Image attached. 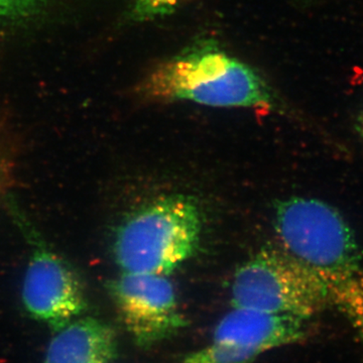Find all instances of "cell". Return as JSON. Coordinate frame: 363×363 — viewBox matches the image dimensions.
<instances>
[{
    "mask_svg": "<svg viewBox=\"0 0 363 363\" xmlns=\"http://www.w3.org/2000/svg\"><path fill=\"white\" fill-rule=\"evenodd\" d=\"M276 231L283 250L323 285L363 337V250L343 215L328 203L293 197L279 203Z\"/></svg>",
    "mask_w": 363,
    "mask_h": 363,
    "instance_id": "6da1fadb",
    "label": "cell"
},
{
    "mask_svg": "<svg viewBox=\"0 0 363 363\" xmlns=\"http://www.w3.org/2000/svg\"><path fill=\"white\" fill-rule=\"evenodd\" d=\"M145 102H192L223 108L278 109L279 98L252 67L217 40L203 39L155 67L135 88Z\"/></svg>",
    "mask_w": 363,
    "mask_h": 363,
    "instance_id": "7a4b0ae2",
    "label": "cell"
},
{
    "mask_svg": "<svg viewBox=\"0 0 363 363\" xmlns=\"http://www.w3.org/2000/svg\"><path fill=\"white\" fill-rule=\"evenodd\" d=\"M202 222L200 208L185 196L149 203L117 227L114 260L123 272L167 276L197 252Z\"/></svg>",
    "mask_w": 363,
    "mask_h": 363,
    "instance_id": "3957f363",
    "label": "cell"
},
{
    "mask_svg": "<svg viewBox=\"0 0 363 363\" xmlns=\"http://www.w3.org/2000/svg\"><path fill=\"white\" fill-rule=\"evenodd\" d=\"M233 307L310 319L329 304L323 285L286 250L267 248L234 274Z\"/></svg>",
    "mask_w": 363,
    "mask_h": 363,
    "instance_id": "277c9868",
    "label": "cell"
},
{
    "mask_svg": "<svg viewBox=\"0 0 363 363\" xmlns=\"http://www.w3.org/2000/svg\"><path fill=\"white\" fill-rule=\"evenodd\" d=\"M14 217L32 247L21 284V302L33 319L57 330L85 312L84 286L70 262L48 247L23 215L14 210Z\"/></svg>",
    "mask_w": 363,
    "mask_h": 363,
    "instance_id": "5b68a950",
    "label": "cell"
},
{
    "mask_svg": "<svg viewBox=\"0 0 363 363\" xmlns=\"http://www.w3.org/2000/svg\"><path fill=\"white\" fill-rule=\"evenodd\" d=\"M119 316L136 345L150 348L188 325L166 276L123 272L107 284Z\"/></svg>",
    "mask_w": 363,
    "mask_h": 363,
    "instance_id": "8992f818",
    "label": "cell"
},
{
    "mask_svg": "<svg viewBox=\"0 0 363 363\" xmlns=\"http://www.w3.org/2000/svg\"><path fill=\"white\" fill-rule=\"evenodd\" d=\"M308 322L302 318L233 307L215 327L212 341L248 348L264 354L304 339Z\"/></svg>",
    "mask_w": 363,
    "mask_h": 363,
    "instance_id": "52a82bcc",
    "label": "cell"
},
{
    "mask_svg": "<svg viewBox=\"0 0 363 363\" xmlns=\"http://www.w3.org/2000/svg\"><path fill=\"white\" fill-rule=\"evenodd\" d=\"M116 353V334L109 325L77 317L57 329L43 363H111Z\"/></svg>",
    "mask_w": 363,
    "mask_h": 363,
    "instance_id": "ba28073f",
    "label": "cell"
},
{
    "mask_svg": "<svg viewBox=\"0 0 363 363\" xmlns=\"http://www.w3.org/2000/svg\"><path fill=\"white\" fill-rule=\"evenodd\" d=\"M257 351L212 341L179 363H250L260 357Z\"/></svg>",
    "mask_w": 363,
    "mask_h": 363,
    "instance_id": "9c48e42d",
    "label": "cell"
},
{
    "mask_svg": "<svg viewBox=\"0 0 363 363\" xmlns=\"http://www.w3.org/2000/svg\"><path fill=\"white\" fill-rule=\"evenodd\" d=\"M180 0H133L125 20L130 23H145L166 18L176 11Z\"/></svg>",
    "mask_w": 363,
    "mask_h": 363,
    "instance_id": "30bf717a",
    "label": "cell"
},
{
    "mask_svg": "<svg viewBox=\"0 0 363 363\" xmlns=\"http://www.w3.org/2000/svg\"><path fill=\"white\" fill-rule=\"evenodd\" d=\"M47 2L48 0H0V21L32 16Z\"/></svg>",
    "mask_w": 363,
    "mask_h": 363,
    "instance_id": "8fae6325",
    "label": "cell"
},
{
    "mask_svg": "<svg viewBox=\"0 0 363 363\" xmlns=\"http://www.w3.org/2000/svg\"><path fill=\"white\" fill-rule=\"evenodd\" d=\"M13 155L11 154L9 147L0 143V196L6 194L14 182Z\"/></svg>",
    "mask_w": 363,
    "mask_h": 363,
    "instance_id": "7c38bea8",
    "label": "cell"
},
{
    "mask_svg": "<svg viewBox=\"0 0 363 363\" xmlns=\"http://www.w3.org/2000/svg\"><path fill=\"white\" fill-rule=\"evenodd\" d=\"M358 130H359L360 135H362L363 138V112L359 117V121H358Z\"/></svg>",
    "mask_w": 363,
    "mask_h": 363,
    "instance_id": "4fadbf2b",
    "label": "cell"
}]
</instances>
